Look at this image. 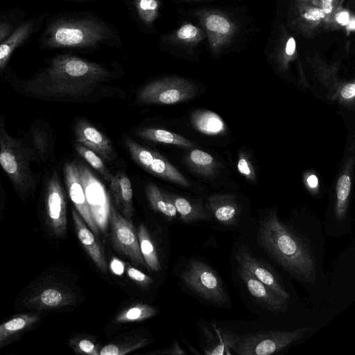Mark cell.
<instances>
[{
  "label": "cell",
  "mask_w": 355,
  "mask_h": 355,
  "mask_svg": "<svg viewBox=\"0 0 355 355\" xmlns=\"http://www.w3.org/2000/svg\"><path fill=\"white\" fill-rule=\"evenodd\" d=\"M103 71L76 58L57 57L29 78L12 80L21 94L45 101L85 96L103 78Z\"/></svg>",
  "instance_id": "obj_1"
},
{
  "label": "cell",
  "mask_w": 355,
  "mask_h": 355,
  "mask_svg": "<svg viewBox=\"0 0 355 355\" xmlns=\"http://www.w3.org/2000/svg\"><path fill=\"white\" fill-rule=\"evenodd\" d=\"M257 243L265 252L302 284H314L316 259L306 239L282 221L276 211L260 216Z\"/></svg>",
  "instance_id": "obj_2"
},
{
  "label": "cell",
  "mask_w": 355,
  "mask_h": 355,
  "mask_svg": "<svg viewBox=\"0 0 355 355\" xmlns=\"http://www.w3.org/2000/svg\"><path fill=\"white\" fill-rule=\"evenodd\" d=\"M31 162L21 138L8 135L5 118L0 114V166L10 180L16 193L24 201L35 193L37 187Z\"/></svg>",
  "instance_id": "obj_3"
},
{
  "label": "cell",
  "mask_w": 355,
  "mask_h": 355,
  "mask_svg": "<svg viewBox=\"0 0 355 355\" xmlns=\"http://www.w3.org/2000/svg\"><path fill=\"white\" fill-rule=\"evenodd\" d=\"M74 301L73 293L45 271L19 293L15 309L42 313L70 306Z\"/></svg>",
  "instance_id": "obj_4"
},
{
  "label": "cell",
  "mask_w": 355,
  "mask_h": 355,
  "mask_svg": "<svg viewBox=\"0 0 355 355\" xmlns=\"http://www.w3.org/2000/svg\"><path fill=\"white\" fill-rule=\"evenodd\" d=\"M313 330L302 327L292 331H261L239 336L234 352L239 355H270L303 339Z\"/></svg>",
  "instance_id": "obj_5"
},
{
  "label": "cell",
  "mask_w": 355,
  "mask_h": 355,
  "mask_svg": "<svg viewBox=\"0 0 355 355\" xmlns=\"http://www.w3.org/2000/svg\"><path fill=\"white\" fill-rule=\"evenodd\" d=\"M182 279L202 299L220 308L229 309L231 299L222 279L209 265L199 259L191 260Z\"/></svg>",
  "instance_id": "obj_6"
},
{
  "label": "cell",
  "mask_w": 355,
  "mask_h": 355,
  "mask_svg": "<svg viewBox=\"0 0 355 355\" xmlns=\"http://www.w3.org/2000/svg\"><path fill=\"white\" fill-rule=\"evenodd\" d=\"M42 219L46 232L56 239L66 236L67 198L56 171L45 180L42 193Z\"/></svg>",
  "instance_id": "obj_7"
},
{
  "label": "cell",
  "mask_w": 355,
  "mask_h": 355,
  "mask_svg": "<svg viewBox=\"0 0 355 355\" xmlns=\"http://www.w3.org/2000/svg\"><path fill=\"white\" fill-rule=\"evenodd\" d=\"M196 94V89L186 80L166 78L151 82L141 89L137 101L144 105H173L187 101Z\"/></svg>",
  "instance_id": "obj_8"
},
{
  "label": "cell",
  "mask_w": 355,
  "mask_h": 355,
  "mask_svg": "<svg viewBox=\"0 0 355 355\" xmlns=\"http://www.w3.org/2000/svg\"><path fill=\"white\" fill-rule=\"evenodd\" d=\"M80 180L93 220L99 231L107 232L110 213V200L105 185L84 163L77 162Z\"/></svg>",
  "instance_id": "obj_9"
},
{
  "label": "cell",
  "mask_w": 355,
  "mask_h": 355,
  "mask_svg": "<svg viewBox=\"0 0 355 355\" xmlns=\"http://www.w3.org/2000/svg\"><path fill=\"white\" fill-rule=\"evenodd\" d=\"M352 179L349 173H343L338 179L334 196L325 217L326 233L340 236L350 230V193Z\"/></svg>",
  "instance_id": "obj_10"
},
{
  "label": "cell",
  "mask_w": 355,
  "mask_h": 355,
  "mask_svg": "<svg viewBox=\"0 0 355 355\" xmlns=\"http://www.w3.org/2000/svg\"><path fill=\"white\" fill-rule=\"evenodd\" d=\"M110 236L113 247L127 257L135 265L148 268L141 255L137 232L132 222L123 216L111 205L109 217Z\"/></svg>",
  "instance_id": "obj_11"
},
{
  "label": "cell",
  "mask_w": 355,
  "mask_h": 355,
  "mask_svg": "<svg viewBox=\"0 0 355 355\" xmlns=\"http://www.w3.org/2000/svg\"><path fill=\"white\" fill-rule=\"evenodd\" d=\"M235 259L239 266L245 269L278 296L288 302L290 295L280 277L264 260L256 257L244 245L240 246L235 252Z\"/></svg>",
  "instance_id": "obj_12"
},
{
  "label": "cell",
  "mask_w": 355,
  "mask_h": 355,
  "mask_svg": "<svg viewBox=\"0 0 355 355\" xmlns=\"http://www.w3.org/2000/svg\"><path fill=\"white\" fill-rule=\"evenodd\" d=\"M207 208L209 217L225 230L238 229L244 217L243 207L233 195L211 196L208 198Z\"/></svg>",
  "instance_id": "obj_13"
},
{
  "label": "cell",
  "mask_w": 355,
  "mask_h": 355,
  "mask_svg": "<svg viewBox=\"0 0 355 355\" xmlns=\"http://www.w3.org/2000/svg\"><path fill=\"white\" fill-rule=\"evenodd\" d=\"M238 266L239 282L256 303L275 314L285 312L287 310L288 302L278 296L268 286L256 279L245 269L239 265Z\"/></svg>",
  "instance_id": "obj_14"
},
{
  "label": "cell",
  "mask_w": 355,
  "mask_h": 355,
  "mask_svg": "<svg viewBox=\"0 0 355 355\" xmlns=\"http://www.w3.org/2000/svg\"><path fill=\"white\" fill-rule=\"evenodd\" d=\"M63 174L69 198L76 211L94 235H98L100 231L93 220L80 180L77 161L66 162L63 167Z\"/></svg>",
  "instance_id": "obj_15"
},
{
  "label": "cell",
  "mask_w": 355,
  "mask_h": 355,
  "mask_svg": "<svg viewBox=\"0 0 355 355\" xmlns=\"http://www.w3.org/2000/svg\"><path fill=\"white\" fill-rule=\"evenodd\" d=\"M74 134L77 143L94 151L101 159H114L115 153L110 139L89 121L79 119L74 125Z\"/></svg>",
  "instance_id": "obj_16"
},
{
  "label": "cell",
  "mask_w": 355,
  "mask_h": 355,
  "mask_svg": "<svg viewBox=\"0 0 355 355\" xmlns=\"http://www.w3.org/2000/svg\"><path fill=\"white\" fill-rule=\"evenodd\" d=\"M47 123L35 121L21 139L28 152L32 162L45 163L52 153L50 130Z\"/></svg>",
  "instance_id": "obj_17"
},
{
  "label": "cell",
  "mask_w": 355,
  "mask_h": 355,
  "mask_svg": "<svg viewBox=\"0 0 355 355\" xmlns=\"http://www.w3.org/2000/svg\"><path fill=\"white\" fill-rule=\"evenodd\" d=\"M46 15L42 14L24 19L13 33L0 44V72L6 67L14 51L42 27Z\"/></svg>",
  "instance_id": "obj_18"
},
{
  "label": "cell",
  "mask_w": 355,
  "mask_h": 355,
  "mask_svg": "<svg viewBox=\"0 0 355 355\" xmlns=\"http://www.w3.org/2000/svg\"><path fill=\"white\" fill-rule=\"evenodd\" d=\"M43 314L21 313L0 324V349L19 340L41 322Z\"/></svg>",
  "instance_id": "obj_19"
},
{
  "label": "cell",
  "mask_w": 355,
  "mask_h": 355,
  "mask_svg": "<svg viewBox=\"0 0 355 355\" xmlns=\"http://www.w3.org/2000/svg\"><path fill=\"white\" fill-rule=\"evenodd\" d=\"M71 216L76 235L85 251L100 270L107 272L106 260L94 234L87 227L76 209H71Z\"/></svg>",
  "instance_id": "obj_20"
},
{
  "label": "cell",
  "mask_w": 355,
  "mask_h": 355,
  "mask_svg": "<svg viewBox=\"0 0 355 355\" xmlns=\"http://www.w3.org/2000/svg\"><path fill=\"white\" fill-rule=\"evenodd\" d=\"M204 333L206 346L204 351L209 355H230L237 341L239 335L228 329L217 327L211 324L210 327H205Z\"/></svg>",
  "instance_id": "obj_21"
},
{
  "label": "cell",
  "mask_w": 355,
  "mask_h": 355,
  "mask_svg": "<svg viewBox=\"0 0 355 355\" xmlns=\"http://www.w3.org/2000/svg\"><path fill=\"white\" fill-rule=\"evenodd\" d=\"M115 204L123 216L130 218L133 214L132 188L127 175L121 171L113 175L110 182Z\"/></svg>",
  "instance_id": "obj_22"
},
{
  "label": "cell",
  "mask_w": 355,
  "mask_h": 355,
  "mask_svg": "<svg viewBox=\"0 0 355 355\" xmlns=\"http://www.w3.org/2000/svg\"><path fill=\"white\" fill-rule=\"evenodd\" d=\"M192 125L199 132L208 135L221 134L225 129L223 121L216 113L204 110H197L191 114Z\"/></svg>",
  "instance_id": "obj_23"
},
{
  "label": "cell",
  "mask_w": 355,
  "mask_h": 355,
  "mask_svg": "<svg viewBox=\"0 0 355 355\" xmlns=\"http://www.w3.org/2000/svg\"><path fill=\"white\" fill-rule=\"evenodd\" d=\"M135 134L144 139L153 142L175 145L183 148L193 146V142L183 136L164 129L143 128L137 130Z\"/></svg>",
  "instance_id": "obj_24"
},
{
  "label": "cell",
  "mask_w": 355,
  "mask_h": 355,
  "mask_svg": "<svg viewBox=\"0 0 355 355\" xmlns=\"http://www.w3.org/2000/svg\"><path fill=\"white\" fill-rule=\"evenodd\" d=\"M148 171L182 187H189L187 179L168 161L157 153Z\"/></svg>",
  "instance_id": "obj_25"
},
{
  "label": "cell",
  "mask_w": 355,
  "mask_h": 355,
  "mask_svg": "<svg viewBox=\"0 0 355 355\" xmlns=\"http://www.w3.org/2000/svg\"><path fill=\"white\" fill-rule=\"evenodd\" d=\"M167 196L173 202L177 212L184 222H194L199 220H207L209 214L200 205L192 202L187 198L173 194L167 193Z\"/></svg>",
  "instance_id": "obj_26"
},
{
  "label": "cell",
  "mask_w": 355,
  "mask_h": 355,
  "mask_svg": "<svg viewBox=\"0 0 355 355\" xmlns=\"http://www.w3.org/2000/svg\"><path fill=\"white\" fill-rule=\"evenodd\" d=\"M146 194L148 202L155 211L170 218L177 216L178 212L173 202L167 196L166 193L157 185L148 183L146 187Z\"/></svg>",
  "instance_id": "obj_27"
},
{
  "label": "cell",
  "mask_w": 355,
  "mask_h": 355,
  "mask_svg": "<svg viewBox=\"0 0 355 355\" xmlns=\"http://www.w3.org/2000/svg\"><path fill=\"white\" fill-rule=\"evenodd\" d=\"M137 236L140 251L148 268L158 272L161 268L158 255L153 241L143 224H140L139 226Z\"/></svg>",
  "instance_id": "obj_28"
},
{
  "label": "cell",
  "mask_w": 355,
  "mask_h": 355,
  "mask_svg": "<svg viewBox=\"0 0 355 355\" xmlns=\"http://www.w3.org/2000/svg\"><path fill=\"white\" fill-rule=\"evenodd\" d=\"M187 162L194 172L203 175L211 174L216 166L214 157L200 149L191 150L187 155Z\"/></svg>",
  "instance_id": "obj_29"
},
{
  "label": "cell",
  "mask_w": 355,
  "mask_h": 355,
  "mask_svg": "<svg viewBox=\"0 0 355 355\" xmlns=\"http://www.w3.org/2000/svg\"><path fill=\"white\" fill-rule=\"evenodd\" d=\"M24 17V12L17 8L0 12V44L13 33Z\"/></svg>",
  "instance_id": "obj_30"
},
{
  "label": "cell",
  "mask_w": 355,
  "mask_h": 355,
  "mask_svg": "<svg viewBox=\"0 0 355 355\" xmlns=\"http://www.w3.org/2000/svg\"><path fill=\"white\" fill-rule=\"evenodd\" d=\"M157 311L146 304H137L121 312L115 318L118 323L140 322L154 316Z\"/></svg>",
  "instance_id": "obj_31"
},
{
  "label": "cell",
  "mask_w": 355,
  "mask_h": 355,
  "mask_svg": "<svg viewBox=\"0 0 355 355\" xmlns=\"http://www.w3.org/2000/svg\"><path fill=\"white\" fill-rule=\"evenodd\" d=\"M125 144L132 159L142 168L148 171L157 153L142 146L130 138H125Z\"/></svg>",
  "instance_id": "obj_32"
},
{
  "label": "cell",
  "mask_w": 355,
  "mask_h": 355,
  "mask_svg": "<svg viewBox=\"0 0 355 355\" xmlns=\"http://www.w3.org/2000/svg\"><path fill=\"white\" fill-rule=\"evenodd\" d=\"M74 148L82 157L103 176L104 180L109 182H110L113 175L105 166L100 156L85 146L77 142L74 144Z\"/></svg>",
  "instance_id": "obj_33"
},
{
  "label": "cell",
  "mask_w": 355,
  "mask_h": 355,
  "mask_svg": "<svg viewBox=\"0 0 355 355\" xmlns=\"http://www.w3.org/2000/svg\"><path fill=\"white\" fill-rule=\"evenodd\" d=\"M146 339L134 340L130 343H126L123 345L109 344L103 347L100 352V355H123L131 351L135 350L144 347L146 344Z\"/></svg>",
  "instance_id": "obj_34"
},
{
  "label": "cell",
  "mask_w": 355,
  "mask_h": 355,
  "mask_svg": "<svg viewBox=\"0 0 355 355\" xmlns=\"http://www.w3.org/2000/svg\"><path fill=\"white\" fill-rule=\"evenodd\" d=\"M206 26L209 31L220 34H227L230 29L229 21L225 18L216 15H210L207 18Z\"/></svg>",
  "instance_id": "obj_35"
},
{
  "label": "cell",
  "mask_w": 355,
  "mask_h": 355,
  "mask_svg": "<svg viewBox=\"0 0 355 355\" xmlns=\"http://www.w3.org/2000/svg\"><path fill=\"white\" fill-rule=\"evenodd\" d=\"M69 345L78 354H87L92 355H98L97 347L95 344L89 339L87 338H73L69 341Z\"/></svg>",
  "instance_id": "obj_36"
},
{
  "label": "cell",
  "mask_w": 355,
  "mask_h": 355,
  "mask_svg": "<svg viewBox=\"0 0 355 355\" xmlns=\"http://www.w3.org/2000/svg\"><path fill=\"white\" fill-rule=\"evenodd\" d=\"M126 272L131 279L141 286L146 287L153 282L150 277L131 266H128Z\"/></svg>",
  "instance_id": "obj_37"
},
{
  "label": "cell",
  "mask_w": 355,
  "mask_h": 355,
  "mask_svg": "<svg viewBox=\"0 0 355 355\" xmlns=\"http://www.w3.org/2000/svg\"><path fill=\"white\" fill-rule=\"evenodd\" d=\"M198 33L196 27L191 24H187L180 28L178 31V36L182 40L193 38Z\"/></svg>",
  "instance_id": "obj_38"
},
{
  "label": "cell",
  "mask_w": 355,
  "mask_h": 355,
  "mask_svg": "<svg viewBox=\"0 0 355 355\" xmlns=\"http://www.w3.org/2000/svg\"><path fill=\"white\" fill-rule=\"evenodd\" d=\"M340 95L346 100L353 98L355 95V84L354 83H348L343 86L340 90Z\"/></svg>",
  "instance_id": "obj_39"
},
{
  "label": "cell",
  "mask_w": 355,
  "mask_h": 355,
  "mask_svg": "<svg viewBox=\"0 0 355 355\" xmlns=\"http://www.w3.org/2000/svg\"><path fill=\"white\" fill-rule=\"evenodd\" d=\"M110 269L113 273L121 275L124 272V264L121 260L114 258L110 262Z\"/></svg>",
  "instance_id": "obj_40"
},
{
  "label": "cell",
  "mask_w": 355,
  "mask_h": 355,
  "mask_svg": "<svg viewBox=\"0 0 355 355\" xmlns=\"http://www.w3.org/2000/svg\"><path fill=\"white\" fill-rule=\"evenodd\" d=\"M238 168L241 173L251 177L252 171L248 162L244 158H241L238 162Z\"/></svg>",
  "instance_id": "obj_41"
},
{
  "label": "cell",
  "mask_w": 355,
  "mask_h": 355,
  "mask_svg": "<svg viewBox=\"0 0 355 355\" xmlns=\"http://www.w3.org/2000/svg\"><path fill=\"white\" fill-rule=\"evenodd\" d=\"M325 13L319 9H312L304 15V17L311 21H318L324 17Z\"/></svg>",
  "instance_id": "obj_42"
},
{
  "label": "cell",
  "mask_w": 355,
  "mask_h": 355,
  "mask_svg": "<svg viewBox=\"0 0 355 355\" xmlns=\"http://www.w3.org/2000/svg\"><path fill=\"white\" fill-rule=\"evenodd\" d=\"M6 196L5 190L0 181V221L3 217V211L6 207Z\"/></svg>",
  "instance_id": "obj_43"
},
{
  "label": "cell",
  "mask_w": 355,
  "mask_h": 355,
  "mask_svg": "<svg viewBox=\"0 0 355 355\" xmlns=\"http://www.w3.org/2000/svg\"><path fill=\"white\" fill-rule=\"evenodd\" d=\"M140 7L143 10H155L157 7L155 0H141Z\"/></svg>",
  "instance_id": "obj_44"
},
{
  "label": "cell",
  "mask_w": 355,
  "mask_h": 355,
  "mask_svg": "<svg viewBox=\"0 0 355 355\" xmlns=\"http://www.w3.org/2000/svg\"><path fill=\"white\" fill-rule=\"evenodd\" d=\"M285 51L288 55H292L294 54L295 51V41L293 37H291L287 41Z\"/></svg>",
  "instance_id": "obj_45"
},
{
  "label": "cell",
  "mask_w": 355,
  "mask_h": 355,
  "mask_svg": "<svg viewBox=\"0 0 355 355\" xmlns=\"http://www.w3.org/2000/svg\"><path fill=\"white\" fill-rule=\"evenodd\" d=\"M322 11L325 14H329L333 9V0H322Z\"/></svg>",
  "instance_id": "obj_46"
},
{
  "label": "cell",
  "mask_w": 355,
  "mask_h": 355,
  "mask_svg": "<svg viewBox=\"0 0 355 355\" xmlns=\"http://www.w3.org/2000/svg\"><path fill=\"white\" fill-rule=\"evenodd\" d=\"M349 14L346 12H340L337 17L336 19L339 24L341 25H347L349 24Z\"/></svg>",
  "instance_id": "obj_47"
},
{
  "label": "cell",
  "mask_w": 355,
  "mask_h": 355,
  "mask_svg": "<svg viewBox=\"0 0 355 355\" xmlns=\"http://www.w3.org/2000/svg\"><path fill=\"white\" fill-rule=\"evenodd\" d=\"M307 184L311 189H315L318 184L317 177L314 175H309L307 178Z\"/></svg>",
  "instance_id": "obj_48"
},
{
  "label": "cell",
  "mask_w": 355,
  "mask_h": 355,
  "mask_svg": "<svg viewBox=\"0 0 355 355\" xmlns=\"http://www.w3.org/2000/svg\"><path fill=\"white\" fill-rule=\"evenodd\" d=\"M349 28L351 29V30H354V20H352L349 25Z\"/></svg>",
  "instance_id": "obj_49"
}]
</instances>
